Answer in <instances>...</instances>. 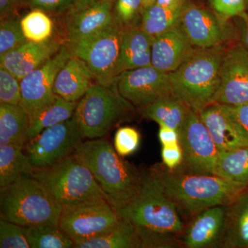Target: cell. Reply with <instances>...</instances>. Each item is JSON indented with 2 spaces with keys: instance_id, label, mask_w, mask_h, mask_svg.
<instances>
[{
  "instance_id": "obj_1",
  "label": "cell",
  "mask_w": 248,
  "mask_h": 248,
  "mask_svg": "<svg viewBox=\"0 0 248 248\" xmlns=\"http://www.w3.org/2000/svg\"><path fill=\"white\" fill-rule=\"evenodd\" d=\"M73 155L89 169L115 210L138 194L145 172L124 160L107 140L81 141Z\"/></svg>"
},
{
  "instance_id": "obj_2",
  "label": "cell",
  "mask_w": 248,
  "mask_h": 248,
  "mask_svg": "<svg viewBox=\"0 0 248 248\" xmlns=\"http://www.w3.org/2000/svg\"><path fill=\"white\" fill-rule=\"evenodd\" d=\"M153 170L179 211L191 217L212 207L228 205L248 187L215 174L170 170L160 165Z\"/></svg>"
},
{
  "instance_id": "obj_3",
  "label": "cell",
  "mask_w": 248,
  "mask_h": 248,
  "mask_svg": "<svg viewBox=\"0 0 248 248\" xmlns=\"http://www.w3.org/2000/svg\"><path fill=\"white\" fill-rule=\"evenodd\" d=\"M226 50L224 45L197 49L176 71L170 73L172 94L199 114L214 104Z\"/></svg>"
},
{
  "instance_id": "obj_4",
  "label": "cell",
  "mask_w": 248,
  "mask_h": 248,
  "mask_svg": "<svg viewBox=\"0 0 248 248\" xmlns=\"http://www.w3.org/2000/svg\"><path fill=\"white\" fill-rule=\"evenodd\" d=\"M116 213L121 220L150 231L180 236L185 229L177 205L153 169L145 172L141 187L133 200Z\"/></svg>"
},
{
  "instance_id": "obj_5",
  "label": "cell",
  "mask_w": 248,
  "mask_h": 248,
  "mask_svg": "<svg viewBox=\"0 0 248 248\" xmlns=\"http://www.w3.org/2000/svg\"><path fill=\"white\" fill-rule=\"evenodd\" d=\"M63 207L31 175L0 189L1 219L22 226H59Z\"/></svg>"
},
{
  "instance_id": "obj_6",
  "label": "cell",
  "mask_w": 248,
  "mask_h": 248,
  "mask_svg": "<svg viewBox=\"0 0 248 248\" xmlns=\"http://www.w3.org/2000/svg\"><path fill=\"white\" fill-rule=\"evenodd\" d=\"M135 108L122 97L117 84L94 82L78 102L74 117L84 139L105 137L117 125L131 119Z\"/></svg>"
},
{
  "instance_id": "obj_7",
  "label": "cell",
  "mask_w": 248,
  "mask_h": 248,
  "mask_svg": "<svg viewBox=\"0 0 248 248\" xmlns=\"http://www.w3.org/2000/svg\"><path fill=\"white\" fill-rule=\"evenodd\" d=\"M62 207L106 199L92 173L73 154L57 164L35 169L31 174Z\"/></svg>"
},
{
  "instance_id": "obj_8",
  "label": "cell",
  "mask_w": 248,
  "mask_h": 248,
  "mask_svg": "<svg viewBox=\"0 0 248 248\" xmlns=\"http://www.w3.org/2000/svg\"><path fill=\"white\" fill-rule=\"evenodd\" d=\"M124 31L114 21L97 33L66 45L74 56L89 66L96 82L112 86L117 84L116 69Z\"/></svg>"
},
{
  "instance_id": "obj_9",
  "label": "cell",
  "mask_w": 248,
  "mask_h": 248,
  "mask_svg": "<svg viewBox=\"0 0 248 248\" xmlns=\"http://www.w3.org/2000/svg\"><path fill=\"white\" fill-rule=\"evenodd\" d=\"M122 220L106 199L63 207L59 226L74 244L113 231Z\"/></svg>"
},
{
  "instance_id": "obj_10",
  "label": "cell",
  "mask_w": 248,
  "mask_h": 248,
  "mask_svg": "<svg viewBox=\"0 0 248 248\" xmlns=\"http://www.w3.org/2000/svg\"><path fill=\"white\" fill-rule=\"evenodd\" d=\"M179 143L183 161L177 170L190 174H214L219 150L200 114L191 109L179 132Z\"/></svg>"
},
{
  "instance_id": "obj_11",
  "label": "cell",
  "mask_w": 248,
  "mask_h": 248,
  "mask_svg": "<svg viewBox=\"0 0 248 248\" xmlns=\"http://www.w3.org/2000/svg\"><path fill=\"white\" fill-rule=\"evenodd\" d=\"M83 139L79 124L73 116L29 140L24 151L35 169H44L73 154Z\"/></svg>"
},
{
  "instance_id": "obj_12",
  "label": "cell",
  "mask_w": 248,
  "mask_h": 248,
  "mask_svg": "<svg viewBox=\"0 0 248 248\" xmlns=\"http://www.w3.org/2000/svg\"><path fill=\"white\" fill-rule=\"evenodd\" d=\"M66 45L56 55L21 80L20 106L26 110L30 123L45 107L56 99L55 79L62 67L73 56Z\"/></svg>"
},
{
  "instance_id": "obj_13",
  "label": "cell",
  "mask_w": 248,
  "mask_h": 248,
  "mask_svg": "<svg viewBox=\"0 0 248 248\" xmlns=\"http://www.w3.org/2000/svg\"><path fill=\"white\" fill-rule=\"evenodd\" d=\"M117 87L121 95L138 110L172 94L170 73L152 65L124 72L117 78Z\"/></svg>"
},
{
  "instance_id": "obj_14",
  "label": "cell",
  "mask_w": 248,
  "mask_h": 248,
  "mask_svg": "<svg viewBox=\"0 0 248 248\" xmlns=\"http://www.w3.org/2000/svg\"><path fill=\"white\" fill-rule=\"evenodd\" d=\"M214 103L231 107L248 104V50L241 42L227 48Z\"/></svg>"
},
{
  "instance_id": "obj_15",
  "label": "cell",
  "mask_w": 248,
  "mask_h": 248,
  "mask_svg": "<svg viewBox=\"0 0 248 248\" xmlns=\"http://www.w3.org/2000/svg\"><path fill=\"white\" fill-rule=\"evenodd\" d=\"M208 10L186 4L180 26L196 48H213L224 45L232 36V30Z\"/></svg>"
},
{
  "instance_id": "obj_16",
  "label": "cell",
  "mask_w": 248,
  "mask_h": 248,
  "mask_svg": "<svg viewBox=\"0 0 248 248\" xmlns=\"http://www.w3.org/2000/svg\"><path fill=\"white\" fill-rule=\"evenodd\" d=\"M200 115L219 151L248 147V132L221 104L214 103Z\"/></svg>"
},
{
  "instance_id": "obj_17",
  "label": "cell",
  "mask_w": 248,
  "mask_h": 248,
  "mask_svg": "<svg viewBox=\"0 0 248 248\" xmlns=\"http://www.w3.org/2000/svg\"><path fill=\"white\" fill-rule=\"evenodd\" d=\"M227 205H217L192 217L180 235L181 244L186 248H219Z\"/></svg>"
},
{
  "instance_id": "obj_18",
  "label": "cell",
  "mask_w": 248,
  "mask_h": 248,
  "mask_svg": "<svg viewBox=\"0 0 248 248\" xmlns=\"http://www.w3.org/2000/svg\"><path fill=\"white\" fill-rule=\"evenodd\" d=\"M197 50L179 24L153 39L151 65L159 71L172 73Z\"/></svg>"
},
{
  "instance_id": "obj_19",
  "label": "cell",
  "mask_w": 248,
  "mask_h": 248,
  "mask_svg": "<svg viewBox=\"0 0 248 248\" xmlns=\"http://www.w3.org/2000/svg\"><path fill=\"white\" fill-rule=\"evenodd\" d=\"M61 42L50 40L45 42L27 41L16 50L0 58V67L19 80L42 66L60 51Z\"/></svg>"
},
{
  "instance_id": "obj_20",
  "label": "cell",
  "mask_w": 248,
  "mask_h": 248,
  "mask_svg": "<svg viewBox=\"0 0 248 248\" xmlns=\"http://www.w3.org/2000/svg\"><path fill=\"white\" fill-rule=\"evenodd\" d=\"M113 0L68 11L65 22L66 44L75 43L94 35L114 22Z\"/></svg>"
},
{
  "instance_id": "obj_21",
  "label": "cell",
  "mask_w": 248,
  "mask_h": 248,
  "mask_svg": "<svg viewBox=\"0 0 248 248\" xmlns=\"http://www.w3.org/2000/svg\"><path fill=\"white\" fill-rule=\"evenodd\" d=\"M94 82V75L89 66L73 55L59 72L54 92L69 102H79Z\"/></svg>"
},
{
  "instance_id": "obj_22",
  "label": "cell",
  "mask_w": 248,
  "mask_h": 248,
  "mask_svg": "<svg viewBox=\"0 0 248 248\" xmlns=\"http://www.w3.org/2000/svg\"><path fill=\"white\" fill-rule=\"evenodd\" d=\"M219 248H248V187L227 205Z\"/></svg>"
},
{
  "instance_id": "obj_23",
  "label": "cell",
  "mask_w": 248,
  "mask_h": 248,
  "mask_svg": "<svg viewBox=\"0 0 248 248\" xmlns=\"http://www.w3.org/2000/svg\"><path fill=\"white\" fill-rule=\"evenodd\" d=\"M153 39L140 27L124 31L116 77L124 72L151 65Z\"/></svg>"
},
{
  "instance_id": "obj_24",
  "label": "cell",
  "mask_w": 248,
  "mask_h": 248,
  "mask_svg": "<svg viewBox=\"0 0 248 248\" xmlns=\"http://www.w3.org/2000/svg\"><path fill=\"white\" fill-rule=\"evenodd\" d=\"M30 119L20 105L0 104V145L24 149L29 141Z\"/></svg>"
},
{
  "instance_id": "obj_25",
  "label": "cell",
  "mask_w": 248,
  "mask_h": 248,
  "mask_svg": "<svg viewBox=\"0 0 248 248\" xmlns=\"http://www.w3.org/2000/svg\"><path fill=\"white\" fill-rule=\"evenodd\" d=\"M190 109L182 100L170 94L155 101L148 107L139 109L143 117L180 132Z\"/></svg>"
},
{
  "instance_id": "obj_26",
  "label": "cell",
  "mask_w": 248,
  "mask_h": 248,
  "mask_svg": "<svg viewBox=\"0 0 248 248\" xmlns=\"http://www.w3.org/2000/svg\"><path fill=\"white\" fill-rule=\"evenodd\" d=\"M185 6V2L173 8L152 5L143 9L140 27L153 40L180 24Z\"/></svg>"
},
{
  "instance_id": "obj_27",
  "label": "cell",
  "mask_w": 248,
  "mask_h": 248,
  "mask_svg": "<svg viewBox=\"0 0 248 248\" xmlns=\"http://www.w3.org/2000/svg\"><path fill=\"white\" fill-rule=\"evenodd\" d=\"M34 170L24 150L0 145V187L9 186L24 176L31 175Z\"/></svg>"
},
{
  "instance_id": "obj_28",
  "label": "cell",
  "mask_w": 248,
  "mask_h": 248,
  "mask_svg": "<svg viewBox=\"0 0 248 248\" xmlns=\"http://www.w3.org/2000/svg\"><path fill=\"white\" fill-rule=\"evenodd\" d=\"M76 248H140L137 227L122 220L113 231L82 242L75 244Z\"/></svg>"
},
{
  "instance_id": "obj_29",
  "label": "cell",
  "mask_w": 248,
  "mask_h": 248,
  "mask_svg": "<svg viewBox=\"0 0 248 248\" xmlns=\"http://www.w3.org/2000/svg\"><path fill=\"white\" fill-rule=\"evenodd\" d=\"M214 174L248 187V147L220 151Z\"/></svg>"
},
{
  "instance_id": "obj_30",
  "label": "cell",
  "mask_w": 248,
  "mask_h": 248,
  "mask_svg": "<svg viewBox=\"0 0 248 248\" xmlns=\"http://www.w3.org/2000/svg\"><path fill=\"white\" fill-rule=\"evenodd\" d=\"M78 102H69L57 96L53 102L41 110L30 123L29 140L45 129L70 120L74 115Z\"/></svg>"
},
{
  "instance_id": "obj_31",
  "label": "cell",
  "mask_w": 248,
  "mask_h": 248,
  "mask_svg": "<svg viewBox=\"0 0 248 248\" xmlns=\"http://www.w3.org/2000/svg\"><path fill=\"white\" fill-rule=\"evenodd\" d=\"M25 227L31 248H74L73 240L60 226L46 224Z\"/></svg>"
},
{
  "instance_id": "obj_32",
  "label": "cell",
  "mask_w": 248,
  "mask_h": 248,
  "mask_svg": "<svg viewBox=\"0 0 248 248\" xmlns=\"http://www.w3.org/2000/svg\"><path fill=\"white\" fill-rule=\"evenodd\" d=\"M24 35L28 41L45 42L51 40L54 23L48 14L34 9L20 19Z\"/></svg>"
},
{
  "instance_id": "obj_33",
  "label": "cell",
  "mask_w": 248,
  "mask_h": 248,
  "mask_svg": "<svg viewBox=\"0 0 248 248\" xmlns=\"http://www.w3.org/2000/svg\"><path fill=\"white\" fill-rule=\"evenodd\" d=\"M143 5L141 0H113L114 21L124 31L140 27Z\"/></svg>"
},
{
  "instance_id": "obj_34",
  "label": "cell",
  "mask_w": 248,
  "mask_h": 248,
  "mask_svg": "<svg viewBox=\"0 0 248 248\" xmlns=\"http://www.w3.org/2000/svg\"><path fill=\"white\" fill-rule=\"evenodd\" d=\"M27 41L23 32L20 19L17 17L1 19L0 58L19 48Z\"/></svg>"
},
{
  "instance_id": "obj_35",
  "label": "cell",
  "mask_w": 248,
  "mask_h": 248,
  "mask_svg": "<svg viewBox=\"0 0 248 248\" xmlns=\"http://www.w3.org/2000/svg\"><path fill=\"white\" fill-rule=\"evenodd\" d=\"M0 248H30L26 235V227L0 220Z\"/></svg>"
},
{
  "instance_id": "obj_36",
  "label": "cell",
  "mask_w": 248,
  "mask_h": 248,
  "mask_svg": "<svg viewBox=\"0 0 248 248\" xmlns=\"http://www.w3.org/2000/svg\"><path fill=\"white\" fill-rule=\"evenodd\" d=\"M21 97L20 80L0 67V104L20 105Z\"/></svg>"
},
{
  "instance_id": "obj_37",
  "label": "cell",
  "mask_w": 248,
  "mask_h": 248,
  "mask_svg": "<svg viewBox=\"0 0 248 248\" xmlns=\"http://www.w3.org/2000/svg\"><path fill=\"white\" fill-rule=\"evenodd\" d=\"M140 141L141 135L137 129L130 126L121 127L116 132L114 138V148L124 157L136 152Z\"/></svg>"
},
{
  "instance_id": "obj_38",
  "label": "cell",
  "mask_w": 248,
  "mask_h": 248,
  "mask_svg": "<svg viewBox=\"0 0 248 248\" xmlns=\"http://www.w3.org/2000/svg\"><path fill=\"white\" fill-rule=\"evenodd\" d=\"M141 248H172L180 242V236L158 232L144 228H138Z\"/></svg>"
},
{
  "instance_id": "obj_39",
  "label": "cell",
  "mask_w": 248,
  "mask_h": 248,
  "mask_svg": "<svg viewBox=\"0 0 248 248\" xmlns=\"http://www.w3.org/2000/svg\"><path fill=\"white\" fill-rule=\"evenodd\" d=\"M213 9L222 17H242L248 14L247 0H209Z\"/></svg>"
},
{
  "instance_id": "obj_40",
  "label": "cell",
  "mask_w": 248,
  "mask_h": 248,
  "mask_svg": "<svg viewBox=\"0 0 248 248\" xmlns=\"http://www.w3.org/2000/svg\"><path fill=\"white\" fill-rule=\"evenodd\" d=\"M77 0H28L32 9L42 10L52 14H63L73 9Z\"/></svg>"
},
{
  "instance_id": "obj_41",
  "label": "cell",
  "mask_w": 248,
  "mask_h": 248,
  "mask_svg": "<svg viewBox=\"0 0 248 248\" xmlns=\"http://www.w3.org/2000/svg\"><path fill=\"white\" fill-rule=\"evenodd\" d=\"M161 159L165 167L174 170L179 167L183 161V151L180 143L164 145L161 148Z\"/></svg>"
},
{
  "instance_id": "obj_42",
  "label": "cell",
  "mask_w": 248,
  "mask_h": 248,
  "mask_svg": "<svg viewBox=\"0 0 248 248\" xmlns=\"http://www.w3.org/2000/svg\"><path fill=\"white\" fill-rule=\"evenodd\" d=\"M26 0H0V18L17 17L18 11Z\"/></svg>"
},
{
  "instance_id": "obj_43",
  "label": "cell",
  "mask_w": 248,
  "mask_h": 248,
  "mask_svg": "<svg viewBox=\"0 0 248 248\" xmlns=\"http://www.w3.org/2000/svg\"><path fill=\"white\" fill-rule=\"evenodd\" d=\"M222 107L232 117L237 120L248 132V104L239 107L227 105H222Z\"/></svg>"
},
{
  "instance_id": "obj_44",
  "label": "cell",
  "mask_w": 248,
  "mask_h": 248,
  "mask_svg": "<svg viewBox=\"0 0 248 248\" xmlns=\"http://www.w3.org/2000/svg\"><path fill=\"white\" fill-rule=\"evenodd\" d=\"M158 138L162 146L172 144L179 141V133L166 125H159Z\"/></svg>"
},
{
  "instance_id": "obj_45",
  "label": "cell",
  "mask_w": 248,
  "mask_h": 248,
  "mask_svg": "<svg viewBox=\"0 0 248 248\" xmlns=\"http://www.w3.org/2000/svg\"><path fill=\"white\" fill-rule=\"evenodd\" d=\"M239 19V35L241 42L248 50V13Z\"/></svg>"
},
{
  "instance_id": "obj_46",
  "label": "cell",
  "mask_w": 248,
  "mask_h": 248,
  "mask_svg": "<svg viewBox=\"0 0 248 248\" xmlns=\"http://www.w3.org/2000/svg\"><path fill=\"white\" fill-rule=\"evenodd\" d=\"M111 0H77L76 4L71 11H78V10L84 9L87 6L99 4V3L105 2Z\"/></svg>"
},
{
  "instance_id": "obj_47",
  "label": "cell",
  "mask_w": 248,
  "mask_h": 248,
  "mask_svg": "<svg viewBox=\"0 0 248 248\" xmlns=\"http://www.w3.org/2000/svg\"><path fill=\"white\" fill-rule=\"evenodd\" d=\"M184 0H156L155 4L166 8H173L184 4Z\"/></svg>"
},
{
  "instance_id": "obj_48",
  "label": "cell",
  "mask_w": 248,
  "mask_h": 248,
  "mask_svg": "<svg viewBox=\"0 0 248 248\" xmlns=\"http://www.w3.org/2000/svg\"><path fill=\"white\" fill-rule=\"evenodd\" d=\"M143 9L149 7L156 3V0H141Z\"/></svg>"
},
{
  "instance_id": "obj_49",
  "label": "cell",
  "mask_w": 248,
  "mask_h": 248,
  "mask_svg": "<svg viewBox=\"0 0 248 248\" xmlns=\"http://www.w3.org/2000/svg\"><path fill=\"white\" fill-rule=\"evenodd\" d=\"M247 9L248 10V0H247Z\"/></svg>"
}]
</instances>
